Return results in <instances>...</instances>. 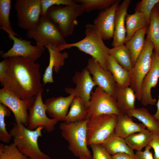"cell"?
<instances>
[{
  "label": "cell",
  "instance_id": "1",
  "mask_svg": "<svg viewBox=\"0 0 159 159\" xmlns=\"http://www.w3.org/2000/svg\"><path fill=\"white\" fill-rule=\"evenodd\" d=\"M9 67L3 85L6 91L24 100L36 97L43 89L39 64L20 56L8 58Z\"/></svg>",
  "mask_w": 159,
  "mask_h": 159
},
{
  "label": "cell",
  "instance_id": "2",
  "mask_svg": "<svg viewBox=\"0 0 159 159\" xmlns=\"http://www.w3.org/2000/svg\"><path fill=\"white\" fill-rule=\"evenodd\" d=\"M85 37L77 42L66 43L57 47L61 51L72 47L92 56L104 69L107 70V62L110 48L104 43L101 34L93 24H88L85 26Z\"/></svg>",
  "mask_w": 159,
  "mask_h": 159
},
{
  "label": "cell",
  "instance_id": "3",
  "mask_svg": "<svg viewBox=\"0 0 159 159\" xmlns=\"http://www.w3.org/2000/svg\"><path fill=\"white\" fill-rule=\"evenodd\" d=\"M39 127L34 130L28 129L22 124L15 123L10 130V134L13 143L19 151L30 159H51L50 156L42 151L38 144V139L42 136Z\"/></svg>",
  "mask_w": 159,
  "mask_h": 159
},
{
  "label": "cell",
  "instance_id": "4",
  "mask_svg": "<svg viewBox=\"0 0 159 159\" xmlns=\"http://www.w3.org/2000/svg\"><path fill=\"white\" fill-rule=\"evenodd\" d=\"M87 121L88 119L74 122H64L59 126L62 136L68 142V149L79 158L87 156L92 158V155L87 147Z\"/></svg>",
  "mask_w": 159,
  "mask_h": 159
},
{
  "label": "cell",
  "instance_id": "5",
  "mask_svg": "<svg viewBox=\"0 0 159 159\" xmlns=\"http://www.w3.org/2000/svg\"><path fill=\"white\" fill-rule=\"evenodd\" d=\"M67 5H54L48 9L47 15L58 27L64 38L71 35L78 24L77 18L85 12L83 7L75 0Z\"/></svg>",
  "mask_w": 159,
  "mask_h": 159
},
{
  "label": "cell",
  "instance_id": "6",
  "mask_svg": "<svg viewBox=\"0 0 159 159\" xmlns=\"http://www.w3.org/2000/svg\"><path fill=\"white\" fill-rule=\"evenodd\" d=\"M27 37L34 39L37 44L57 47L67 43L57 26L47 14L41 16L39 24L35 28L27 31Z\"/></svg>",
  "mask_w": 159,
  "mask_h": 159
},
{
  "label": "cell",
  "instance_id": "7",
  "mask_svg": "<svg viewBox=\"0 0 159 159\" xmlns=\"http://www.w3.org/2000/svg\"><path fill=\"white\" fill-rule=\"evenodd\" d=\"M154 46L146 38L144 48L134 65L129 72L130 80V87L135 94L136 98L141 100V88L143 81L151 68Z\"/></svg>",
  "mask_w": 159,
  "mask_h": 159
},
{
  "label": "cell",
  "instance_id": "8",
  "mask_svg": "<svg viewBox=\"0 0 159 159\" xmlns=\"http://www.w3.org/2000/svg\"><path fill=\"white\" fill-rule=\"evenodd\" d=\"M117 118L114 114H103L88 119L87 124V145L101 144L114 132Z\"/></svg>",
  "mask_w": 159,
  "mask_h": 159
},
{
  "label": "cell",
  "instance_id": "9",
  "mask_svg": "<svg viewBox=\"0 0 159 159\" xmlns=\"http://www.w3.org/2000/svg\"><path fill=\"white\" fill-rule=\"evenodd\" d=\"M123 114L117 107L115 97L98 86L91 92L87 119L103 114Z\"/></svg>",
  "mask_w": 159,
  "mask_h": 159
},
{
  "label": "cell",
  "instance_id": "10",
  "mask_svg": "<svg viewBox=\"0 0 159 159\" xmlns=\"http://www.w3.org/2000/svg\"><path fill=\"white\" fill-rule=\"evenodd\" d=\"M14 8L19 27L28 31L38 25L41 13L40 0H16Z\"/></svg>",
  "mask_w": 159,
  "mask_h": 159
},
{
  "label": "cell",
  "instance_id": "11",
  "mask_svg": "<svg viewBox=\"0 0 159 159\" xmlns=\"http://www.w3.org/2000/svg\"><path fill=\"white\" fill-rule=\"evenodd\" d=\"M36 97L30 100H24L6 91L4 88L0 89V103L8 107L12 111L15 122L22 124L27 127L29 124L28 110L34 104Z\"/></svg>",
  "mask_w": 159,
  "mask_h": 159
},
{
  "label": "cell",
  "instance_id": "12",
  "mask_svg": "<svg viewBox=\"0 0 159 159\" xmlns=\"http://www.w3.org/2000/svg\"><path fill=\"white\" fill-rule=\"evenodd\" d=\"M43 89L36 95L32 107L29 110V124L27 128L34 130L39 127H43L47 132H50L55 130V126L59 121L49 118L46 114V108L43 103L42 94Z\"/></svg>",
  "mask_w": 159,
  "mask_h": 159
},
{
  "label": "cell",
  "instance_id": "13",
  "mask_svg": "<svg viewBox=\"0 0 159 159\" xmlns=\"http://www.w3.org/2000/svg\"><path fill=\"white\" fill-rule=\"evenodd\" d=\"M8 37L13 41V45L7 52L1 54V57L4 59L20 56L36 61L41 57L45 50V47L43 45L37 44L36 46H33L29 41L21 39L13 36L9 35Z\"/></svg>",
  "mask_w": 159,
  "mask_h": 159
},
{
  "label": "cell",
  "instance_id": "14",
  "mask_svg": "<svg viewBox=\"0 0 159 159\" xmlns=\"http://www.w3.org/2000/svg\"><path fill=\"white\" fill-rule=\"evenodd\" d=\"M72 80L76 87H66L64 89L65 92L69 95H74V97L81 98L88 108L92 89L96 86L90 74L85 67L80 72H76Z\"/></svg>",
  "mask_w": 159,
  "mask_h": 159
},
{
  "label": "cell",
  "instance_id": "15",
  "mask_svg": "<svg viewBox=\"0 0 159 159\" xmlns=\"http://www.w3.org/2000/svg\"><path fill=\"white\" fill-rule=\"evenodd\" d=\"M86 68L92 76L96 86L107 93L115 96L114 90L116 83L111 73L104 69L98 62L93 58L87 60Z\"/></svg>",
  "mask_w": 159,
  "mask_h": 159
},
{
  "label": "cell",
  "instance_id": "16",
  "mask_svg": "<svg viewBox=\"0 0 159 159\" xmlns=\"http://www.w3.org/2000/svg\"><path fill=\"white\" fill-rule=\"evenodd\" d=\"M159 78V57L155 53L152 58L150 70L144 77L141 86V103L144 106L156 105V100L153 98L151 90L157 85Z\"/></svg>",
  "mask_w": 159,
  "mask_h": 159
},
{
  "label": "cell",
  "instance_id": "17",
  "mask_svg": "<svg viewBox=\"0 0 159 159\" xmlns=\"http://www.w3.org/2000/svg\"><path fill=\"white\" fill-rule=\"evenodd\" d=\"M120 1L117 0L109 8L100 11L93 21V24L100 33L103 40L113 37L115 12Z\"/></svg>",
  "mask_w": 159,
  "mask_h": 159
},
{
  "label": "cell",
  "instance_id": "18",
  "mask_svg": "<svg viewBox=\"0 0 159 159\" xmlns=\"http://www.w3.org/2000/svg\"><path fill=\"white\" fill-rule=\"evenodd\" d=\"M74 97V95H71L66 97L61 96L47 98L44 103L46 113L52 118L64 121Z\"/></svg>",
  "mask_w": 159,
  "mask_h": 159
},
{
  "label": "cell",
  "instance_id": "19",
  "mask_svg": "<svg viewBox=\"0 0 159 159\" xmlns=\"http://www.w3.org/2000/svg\"><path fill=\"white\" fill-rule=\"evenodd\" d=\"M131 2L124 0L117 7L115 14L114 30L112 45L113 47L124 44L126 36L125 17Z\"/></svg>",
  "mask_w": 159,
  "mask_h": 159
},
{
  "label": "cell",
  "instance_id": "20",
  "mask_svg": "<svg viewBox=\"0 0 159 159\" xmlns=\"http://www.w3.org/2000/svg\"><path fill=\"white\" fill-rule=\"evenodd\" d=\"M49 55V62L43 76V85L47 83H54L53 77V71L57 73L65 63V60L68 58V52H62L57 47L46 45Z\"/></svg>",
  "mask_w": 159,
  "mask_h": 159
},
{
  "label": "cell",
  "instance_id": "21",
  "mask_svg": "<svg viewBox=\"0 0 159 159\" xmlns=\"http://www.w3.org/2000/svg\"><path fill=\"white\" fill-rule=\"evenodd\" d=\"M146 129L143 123L135 122L132 117L126 114L117 116L114 132L124 139L131 134Z\"/></svg>",
  "mask_w": 159,
  "mask_h": 159
},
{
  "label": "cell",
  "instance_id": "22",
  "mask_svg": "<svg viewBox=\"0 0 159 159\" xmlns=\"http://www.w3.org/2000/svg\"><path fill=\"white\" fill-rule=\"evenodd\" d=\"M114 93L117 107L123 114L136 108L135 94L130 86L122 87L116 83Z\"/></svg>",
  "mask_w": 159,
  "mask_h": 159
},
{
  "label": "cell",
  "instance_id": "23",
  "mask_svg": "<svg viewBox=\"0 0 159 159\" xmlns=\"http://www.w3.org/2000/svg\"><path fill=\"white\" fill-rule=\"evenodd\" d=\"M125 114L141 121L149 131L159 134V122L146 108H135L127 111Z\"/></svg>",
  "mask_w": 159,
  "mask_h": 159
},
{
  "label": "cell",
  "instance_id": "24",
  "mask_svg": "<svg viewBox=\"0 0 159 159\" xmlns=\"http://www.w3.org/2000/svg\"><path fill=\"white\" fill-rule=\"evenodd\" d=\"M100 144L111 155L120 153H125L131 155H135L133 150L128 145L125 139L117 135L114 132Z\"/></svg>",
  "mask_w": 159,
  "mask_h": 159
},
{
  "label": "cell",
  "instance_id": "25",
  "mask_svg": "<svg viewBox=\"0 0 159 159\" xmlns=\"http://www.w3.org/2000/svg\"><path fill=\"white\" fill-rule=\"evenodd\" d=\"M148 27L141 29L137 32L124 44L128 49L131 56L133 67L144 47L145 35L146 34Z\"/></svg>",
  "mask_w": 159,
  "mask_h": 159
},
{
  "label": "cell",
  "instance_id": "26",
  "mask_svg": "<svg viewBox=\"0 0 159 159\" xmlns=\"http://www.w3.org/2000/svg\"><path fill=\"white\" fill-rule=\"evenodd\" d=\"M107 70L112 74L115 83L120 87L130 86V80L129 72L109 55L107 62Z\"/></svg>",
  "mask_w": 159,
  "mask_h": 159
},
{
  "label": "cell",
  "instance_id": "27",
  "mask_svg": "<svg viewBox=\"0 0 159 159\" xmlns=\"http://www.w3.org/2000/svg\"><path fill=\"white\" fill-rule=\"evenodd\" d=\"M126 36L125 42L129 40L139 30L148 27L149 24L144 15L140 12L126 14L125 17Z\"/></svg>",
  "mask_w": 159,
  "mask_h": 159
},
{
  "label": "cell",
  "instance_id": "28",
  "mask_svg": "<svg viewBox=\"0 0 159 159\" xmlns=\"http://www.w3.org/2000/svg\"><path fill=\"white\" fill-rule=\"evenodd\" d=\"M88 108L84 101L79 97H75L70 105V109L64 122H74L87 119Z\"/></svg>",
  "mask_w": 159,
  "mask_h": 159
},
{
  "label": "cell",
  "instance_id": "29",
  "mask_svg": "<svg viewBox=\"0 0 159 159\" xmlns=\"http://www.w3.org/2000/svg\"><path fill=\"white\" fill-rule=\"evenodd\" d=\"M154 133L145 129L131 134L125 139L127 144L132 150L142 151L143 148L149 145Z\"/></svg>",
  "mask_w": 159,
  "mask_h": 159
},
{
  "label": "cell",
  "instance_id": "30",
  "mask_svg": "<svg viewBox=\"0 0 159 159\" xmlns=\"http://www.w3.org/2000/svg\"><path fill=\"white\" fill-rule=\"evenodd\" d=\"M146 34V38L153 43L155 53L157 54L159 51V12L156 5L152 10Z\"/></svg>",
  "mask_w": 159,
  "mask_h": 159
},
{
  "label": "cell",
  "instance_id": "31",
  "mask_svg": "<svg viewBox=\"0 0 159 159\" xmlns=\"http://www.w3.org/2000/svg\"><path fill=\"white\" fill-rule=\"evenodd\" d=\"M109 54L128 72L133 67L130 52L125 44L110 49Z\"/></svg>",
  "mask_w": 159,
  "mask_h": 159
},
{
  "label": "cell",
  "instance_id": "32",
  "mask_svg": "<svg viewBox=\"0 0 159 159\" xmlns=\"http://www.w3.org/2000/svg\"><path fill=\"white\" fill-rule=\"evenodd\" d=\"M11 7V0H0V28L9 35L19 37L12 29L9 16Z\"/></svg>",
  "mask_w": 159,
  "mask_h": 159
},
{
  "label": "cell",
  "instance_id": "33",
  "mask_svg": "<svg viewBox=\"0 0 159 159\" xmlns=\"http://www.w3.org/2000/svg\"><path fill=\"white\" fill-rule=\"evenodd\" d=\"M82 6L84 11L89 13L95 10L101 11L110 7L117 0H75Z\"/></svg>",
  "mask_w": 159,
  "mask_h": 159
},
{
  "label": "cell",
  "instance_id": "34",
  "mask_svg": "<svg viewBox=\"0 0 159 159\" xmlns=\"http://www.w3.org/2000/svg\"><path fill=\"white\" fill-rule=\"evenodd\" d=\"M0 159H30L18 150L13 142L9 145L0 143Z\"/></svg>",
  "mask_w": 159,
  "mask_h": 159
},
{
  "label": "cell",
  "instance_id": "35",
  "mask_svg": "<svg viewBox=\"0 0 159 159\" xmlns=\"http://www.w3.org/2000/svg\"><path fill=\"white\" fill-rule=\"evenodd\" d=\"M10 110L7 106L0 103V140L6 143H9L12 138L6 130L5 122V117L11 115Z\"/></svg>",
  "mask_w": 159,
  "mask_h": 159
},
{
  "label": "cell",
  "instance_id": "36",
  "mask_svg": "<svg viewBox=\"0 0 159 159\" xmlns=\"http://www.w3.org/2000/svg\"><path fill=\"white\" fill-rule=\"evenodd\" d=\"M159 2V0H142L136 4L135 12L143 13L149 24L152 10Z\"/></svg>",
  "mask_w": 159,
  "mask_h": 159
},
{
  "label": "cell",
  "instance_id": "37",
  "mask_svg": "<svg viewBox=\"0 0 159 159\" xmlns=\"http://www.w3.org/2000/svg\"><path fill=\"white\" fill-rule=\"evenodd\" d=\"M74 1L72 0H40L41 16L46 14L49 8L53 6L69 5Z\"/></svg>",
  "mask_w": 159,
  "mask_h": 159
},
{
  "label": "cell",
  "instance_id": "38",
  "mask_svg": "<svg viewBox=\"0 0 159 159\" xmlns=\"http://www.w3.org/2000/svg\"><path fill=\"white\" fill-rule=\"evenodd\" d=\"M92 152V159H113L107 150L100 144L90 145Z\"/></svg>",
  "mask_w": 159,
  "mask_h": 159
},
{
  "label": "cell",
  "instance_id": "39",
  "mask_svg": "<svg viewBox=\"0 0 159 159\" xmlns=\"http://www.w3.org/2000/svg\"><path fill=\"white\" fill-rule=\"evenodd\" d=\"M151 148L148 145L143 151H136L135 153L136 159H155L152 153L150 151Z\"/></svg>",
  "mask_w": 159,
  "mask_h": 159
},
{
  "label": "cell",
  "instance_id": "40",
  "mask_svg": "<svg viewBox=\"0 0 159 159\" xmlns=\"http://www.w3.org/2000/svg\"><path fill=\"white\" fill-rule=\"evenodd\" d=\"M149 145L154 151V158L159 159V134L155 133Z\"/></svg>",
  "mask_w": 159,
  "mask_h": 159
},
{
  "label": "cell",
  "instance_id": "41",
  "mask_svg": "<svg viewBox=\"0 0 159 159\" xmlns=\"http://www.w3.org/2000/svg\"><path fill=\"white\" fill-rule=\"evenodd\" d=\"M8 58L4 59L0 62V82L3 85L8 69Z\"/></svg>",
  "mask_w": 159,
  "mask_h": 159
},
{
  "label": "cell",
  "instance_id": "42",
  "mask_svg": "<svg viewBox=\"0 0 159 159\" xmlns=\"http://www.w3.org/2000/svg\"><path fill=\"white\" fill-rule=\"evenodd\" d=\"M113 159H136L135 155H131L125 153H120L112 155Z\"/></svg>",
  "mask_w": 159,
  "mask_h": 159
},
{
  "label": "cell",
  "instance_id": "43",
  "mask_svg": "<svg viewBox=\"0 0 159 159\" xmlns=\"http://www.w3.org/2000/svg\"><path fill=\"white\" fill-rule=\"evenodd\" d=\"M158 97V100L156 104L157 107V111L155 114L154 115L159 122V95Z\"/></svg>",
  "mask_w": 159,
  "mask_h": 159
},
{
  "label": "cell",
  "instance_id": "44",
  "mask_svg": "<svg viewBox=\"0 0 159 159\" xmlns=\"http://www.w3.org/2000/svg\"><path fill=\"white\" fill-rule=\"evenodd\" d=\"M78 159H92V158L86 156L79 158Z\"/></svg>",
  "mask_w": 159,
  "mask_h": 159
},
{
  "label": "cell",
  "instance_id": "45",
  "mask_svg": "<svg viewBox=\"0 0 159 159\" xmlns=\"http://www.w3.org/2000/svg\"><path fill=\"white\" fill-rule=\"evenodd\" d=\"M156 6L159 12V2L157 4Z\"/></svg>",
  "mask_w": 159,
  "mask_h": 159
},
{
  "label": "cell",
  "instance_id": "46",
  "mask_svg": "<svg viewBox=\"0 0 159 159\" xmlns=\"http://www.w3.org/2000/svg\"><path fill=\"white\" fill-rule=\"evenodd\" d=\"M157 55H158V56L159 57V51H158V53Z\"/></svg>",
  "mask_w": 159,
  "mask_h": 159
}]
</instances>
